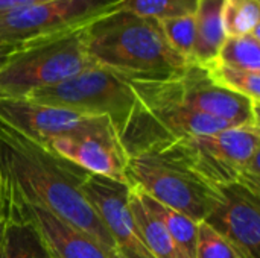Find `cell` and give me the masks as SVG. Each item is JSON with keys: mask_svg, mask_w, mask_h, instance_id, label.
I'll use <instances>...</instances> for the list:
<instances>
[{"mask_svg": "<svg viewBox=\"0 0 260 258\" xmlns=\"http://www.w3.org/2000/svg\"><path fill=\"white\" fill-rule=\"evenodd\" d=\"M0 199L6 213L30 224L52 258H110L84 233L56 217L49 210L23 201L0 186Z\"/></svg>", "mask_w": 260, "mask_h": 258, "instance_id": "7c38bea8", "label": "cell"}, {"mask_svg": "<svg viewBox=\"0 0 260 258\" xmlns=\"http://www.w3.org/2000/svg\"><path fill=\"white\" fill-rule=\"evenodd\" d=\"M5 225H6V216L3 210V204L0 199V251H2V243H3V233H5Z\"/></svg>", "mask_w": 260, "mask_h": 258, "instance_id": "484cf974", "label": "cell"}, {"mask_svg": "<svg viewBox=\"0 0 260 258\" xmlns=\"http://www.w3.org/2000/svg\"><path fill=\"white\" fill-rule=\"evenodd\" d=\"M84 44L94 65L126 81H161L189 64L166 41L157 20L114 8L84 26Z\"/></svg>", "mask_w": 260, "mask_h": 258, "instance_id": "7a4b0ae2", "label": "cell"}, {"mask_svg": "<svg viewBox=\"0 0 260 258\" xmlns=\"http://www.w3.org/2000/svg\"><path fill=\"white\" fill-rule=\"evenodd\" d=\"M43 2H47V0H0V14L15 11V9H21V8H26V6L43 3Z\"/></svg>", "mask_w": 260, "mask_h": 258, "instance_id": "cb8c5ba5", "label": "cell"}, {"mask_svg": "<svg viewBox=\"0 0 260 258\" xmlns=\"http://www.w3.org/2000/svg\"><path fill=\"white\" fill-rule=\"evenodd\" d=\"M46 148L75 163L81 169L126 184V154L117 138V131L85 132L52 140Z\"/></svg>", "mask_w": 260, "mask_h": 258, "instance_id": "4fadbf2b", "label": "cell"}, {"mask_svg": "<svg viewBox=\"0 0 260 258\" xmlns=\"http://www.w3.org/2000/svg\"><path fill=\"white\" fill-rule=\"evenodd\" d=\"M129 82L161 99L233 126H259V105L215 84L200 64L189 62L181 73L168 79Z\"/></svg>", "mask_w": 260, "mask_h": 258, "instance_id": "52a82bcc", "label": "cell"}, {"mask_svg": "<svg viewBox=\"0 0 260 258\" xmlns=\"http://www.w3.org/2000/svg\"><path fill=\"white\" fill-rule=\"evenodd\" d=\"M88 172L0 122V186L84 233L110 258L116 245L82 192Z\"/></svg>", "mask_w": 260, "mask_h": 258, "instance_id": "6da1fadb", "label": "cell"}, {"mask_svg": "<svg viewBox=\"0 0 260 258\" xmlns=\"http://www.w3.org/2000/svg\"><path fill=\"white\" fill-rule=\"evenodd\" d=\"M20 46H15V44H11V43H6V41H2L0 40V68L5 65V62L9 59V56L18 49Z\"/></svg>", "mask_w": 260, "mask_h": 258, "instance_id": "d4e9b609", "label": "cell"}, {"mask_svg": "<svg viewBox=\"0 0 260 258\" xmlns=\"http://www.w3.org/2000/svg\"><path fill=\"white\" fill-rule=\"evenodd\" d=\"M163 35L169 46L183 56L187 62L193 59V49H195V17L193 15H181L174 18H166L158 21Z\"/></svg>", "mask_w": 260, "mask_h": 258, "instance_id": "7402d4cb", "label": "cell"}, {"mask_svg": "<svg viewBox=\"0 0 260 258\" xmlns=\"http://www.w3.org/2000/svg\"><path fill=\"white\" fill-rule=\"evenodd\" d=\"M260 195L233 182L218 187V201L206 224L242 258H260Z\"/></svg>", "mask_w": 260, "mask_h": 258, "instance_id": "8fae6325", "label": "cell"}, {"mask_svg": "<svg viewBox=\"0 0 260 258\" xmlns=\"http://www.w3.org/2000/svg\"><path fill=\"white\" fill-rule=\"evenodd\" d=\"M198 3L200 0H120L116 8L160 21L181 15H193Z\"/></svg>", "mask_w": 260, "mask_h": 258, "instance_id": "44dd1931", "label": "cell"}, {"mask_svg": "<svg viewBox=\"0 0 260 258\" xmlns=\"http://www.w3.org/2000/svg\"><path fill=\"white\" fill-rule=\"evenodd\" d=\"M0 258H3V248H2V251H0Z\"/></svg>", "mask_w": 260, "mask_h": 258, "instance_id": "4316f807", "label": "cell"}, {"mask_svg": "<svg viewBox=\"0 0 260 258\" xmlns=\"http://www.w3.org/2000/svg\"><path fill=\"white\" fill-rule=\"evenodd\" d=\"M120 0H47L0 14V40L24 46L81 29Z\"/></svg>", "mask_w": 260, "mask_h": 258, "instance_id": "ba28073f", "label": "cell"}, {"mask_svg": "<svg viewBox=\"0 0 260 258\" xmlns=\"http://www.w3.org/2000/svg\"><path fill=\"white\" fill-rule=\"evenodd\" d=\"M26 99L84 116L107 117L116 131L123 126L136 103L129 81L99 65H91L56 85L37 90Z\"/></svg>", "mask_w": 260, "mask_h": 258, "instance_id": "8992f818", "label": "cell"}, {"mask_svg": "<svg viewBox=\"0 0 260 258\" xmlns=\"http://www.w3.org/2000/svg\"><path fill=\"white\" fill-rule=\"evenodd\" d=\"M129 208L140 237L154 258H189L169 236L165 227L143 207L133 189H129Z\"/></svg>", "mask_w": 260, "mask_h": 258, "instance_id": "9a60e30c", "label": "cell"}, {"mask_svg": "<svg viewBox=\"0 0 260 258\" xmlns=\"http://www.w3.org/2000/svg\"><path fill=\"white\" fill-rule=\"evenodd\" d=\"M125 179L129 189L140 190L195 222H204L218 201V187L165 151L129 155Z\"/></svg>", "mask_w": 260, "mask_h": 258, "instance_id": "5b68a950", "label": "cell"}, {"mask_svg": "<svg viewBox=\"0 0 260 258\" xmlns=\"http://www.w3.org/2000/svg\"><path fill=\"white\" fill-rule=\"evenodd\" d=\"M91 65L84 27L20 46L0 68V97H26Z\"/></svg>", "mask_w": 260, "mask_h": 258, "instance_id": "277c9868", "label": "cell"}, {"mask_svg": "<svg viewBox=\"0 0 260 258\" xmlns=\"http://www.w3.org/2000/svg\"><path fill=\"white\" fill-rule=\"evenodd\" d=\"M155 151L181 160L213 187L238 182L260 195L259 126H233L215 134L186 137Z\"/></svg>", "mask_w": 260, "mask_h": 258, "instance_id": "3957f363", "label": "cell"}, {"mask_svg": "<svg viewBox=\"0 0 260 258\" xmlns=\"http://www.w3.org/2000/svg\"><path fill=\"white\" fill-rule=\"evenodd\" d=\"M143 207L165 227L169 236L175 240L180 249L189 258H195V248H197V236H198V224L190 217L184 216L183 213L169 208L158 201L152 199L151 196L142 193L140 190L133 189Z\"/></svg>", "mask_w": 260, "mask_h": 258, "instance_id": "2e32d148", "label": "cell"}, {"mask_svg": "<svg viewBox=\"0 0 260 258\" xmlns=\"http://www.w3.org/2000/svg\"><path fill=\"white\" fill-rule=\"evenodd\" d=\"M222 3L224 0H200L195 17V49L192 62L207 65L215 61L221 44L225 40L222 27Z\"/></svg>", "mask_w": 260, "mask_h": 258, "instance_id": "5bb4252c", "label": "cell"}, {"mask_svg": "<svg viewBox=\"0 0 260 258\" xmlns=\"http://www.w3.org/2000/svg\"><path fill=\"white\" fill-rule=\"evenodd\" d=\"M0 122L43 146L61 137L116 131L107 117L84 116L26 97H0Z\"/></svg>", "mask_w": 260, "mask_h": 258, "instance_id": "9c48e42d", "label": "cell"}, {"mask_svg": "<svg viewBox=\"0 0 260 258\" xmlns=\"http://www.w3.org/2000/svg\"><path fill=\"white\" fill-rule=\"evenodd\" d=\"M82 192L110 233L119 258H154L143 243L129 208V187L101 175H87Z\"/></svg>", "mask_w": 260, "mask_h": 258, "instance_id": "30bf717a", "label": "cell"}, {"mask_svg": "<svg viewBox=\"0 0 260 258\" xmlns=\"http://www.w3.org/2000/svg\"><path fill=\"white\" fill-rule=\"evenodd\" d=\"M195 258H242V255L206 222H200Z\"/></svg>", "mask_w": 260, "mask_h": 258, "instance_id": "603a6c76", "label": "cell"}, {"mask_svg": "<svg viewBox=\"0 0 260 258\" xmlns=\"http://www.w3.org/2000/svg\"><path fill=\"white\" fill-rule=\"evenodd\" d=\"M222 27L225 36H238L260 29V0H224Z\"/></svg>", "mask_w": 260, "mask_h": 258, "instance_id": "ffe728a7", "label": "cell"}, {"mask_svg": "<svg viewBox=\"0 0 260 258\" xmlns=\"http://www.w3.org/2000/svg\"><path fill=\"white\" fill-rule=\"evenodd\" d=\"M5 216L6 225L2 243L3 258H52L30 224L6 211Z\"/></svg>", "mask_w": 260, "mask_h": 258, "instance_id": "e0dca14e", "label": "cell"}, {"mask_svg": "<svg viewBox=\"0 0 260 258\" xmlns=\"http://www.w3.org/2000/svg\"><path fill=\"white\" fill-rule=\"evenodd\" d=\"M203 67L207 70L212 81L219 87L260 105V73L235 68L218 61H212Z\"/></svg>", "mask_w": 260, "mask_h": 258, "instance_id": "d6986e66", "label": "cell"}, {"mask_svg": "<svg viewBox=\"0 0 260 258\" xmlns=\"http://www.w3.org/2000/svg\"><path fill=\"white\" fill-rule=\"evenodd\" d=\"M215 61L235 68L260 73V29L245 35L225 36Z\"/></svg>", "mask_w": 260, "mask_h": 258, "instance_id": "ac0fdd59", "label": "cell"}]
</instances>
